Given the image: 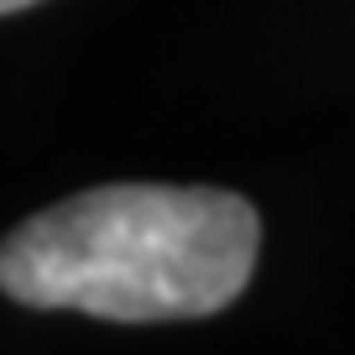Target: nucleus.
<instances>
[{
    "mask_svg": "<svg viewBox=\"0 0 355 355\" xmlns=\"http://www.w3.org/2000/svg\"><path fill=\"white\" fill-rule=\"evenodd\" d=\"M261 220L241 193L115 183L21 220L0 251V288L26 309L94 319H204L251 282Z\"/></svg>",
    "mask_w": 355,
    "mask_h": 355,
    "instance_id": "nucleus-1",
    "label": "nucleus"
},
{
    "mask_svg": "<svg viewBox=\"0 0 355 355\" xmlns=\"http://www.w3.org/2000/svg\"><path fill=\"white\" fill-rule=\"evenodd\" d=\"M26 6H37V0H0V11H6V16H16V11H26Z\"/></svg>",
    "mask_w": 355,
    "mask_h": 355,
    "instance_id": "nucleus-2",
    "label": "nucleus"
}]
</instances>
